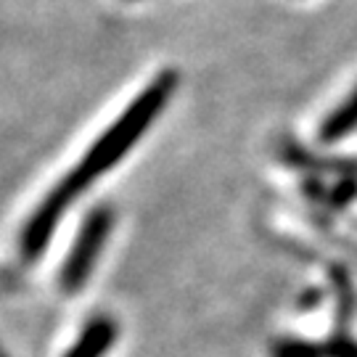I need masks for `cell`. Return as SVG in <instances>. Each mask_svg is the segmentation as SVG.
Returning <instances> with one entry per match:
<instances>
[{
    "instance_id": "obj_1",
    "label": "cell",
    "mask_w": 357,
    "mask_h": 357,
    "mask_svg": "<svg viewBox=\"0 0 357 357\" xmlns=\"http://www.w3.org/2000/svg\"><path fill=\"white\" fill-rule=\"evenodd\" d=\"M175 88H178V72H162L151 85H146V90L119 114L114 125L93 143V149L82 156V162L48 193V199L35 209V215L22 233L24 259H35L45 249L66 206L138 143V138L153 125V119L162 114Z\"/></svg>"
},
{
    "instance_id": "obj_2",
    "label": "cell",
    "mask_w": 357,
    "mask_h": 357,
    "mask_svg": "<svg viewBox=\"0 0 357 357\" xmlns=\"http://www.w3.org/2000/svg\"><path fill=\"white\" fill-rule=\"evenodd\" d=\"M112 225H114V215L109 209H96L85 217L82 228L77 233L75 246H72L64 268H61V278H59L66 294H77L85 286L96 262H98V257H101V249Z\"/></svg>"
},
{
    "instance_id": "obj_3",
    "label": "cell",
    "mask_w": 357,
    "mask_h": 357,
    "mask_svg": "<svg viewBox=\"0 0 357 357\" xmlns=\"http://www.w3.org/2000/svg\"><path fill=\"white\" fill-rule=\"evenodd\" d=\"M116 339H119L116 320L109 315H98L82 328V333L77 336L75 344L66 349L64 357H103L114 347Z\"/></svg>"
},
{
    "instance_id": "obj_4",
    "label": "cell",
    "mask_w": 357,
    "mask_h": 357,
    "mask_svg": "<svg viewBox=\"0 0 357 357\" xmlns=\"http://www.w3.org/2000/svg\"><path fill=\"white\" fill-rule=\"evenodd\" d=\"M275 357H357V342H349L347 336H336L326 344L289 342L275 349Z\"/></svg>"
},
{
    "instance_id": "obj_5",
    "label": "cell",
    "mask_w": 357,
    "mask_h": 357,
    "mask_svg": "<svg viewBox=\"0 0 357 357\" xmlns=\"http://www.w3.org/2000/svg\"><path fill=\"white\" fill-rule=\"evenodd\" d=\"M352 130H357V90L342 106H336L331 114L326 116V122L320 125L318 135L323 143H336L339 138L349 135Z\"/></svg>"
},
{
    "instance_id": "obj_6",
    "label": "cell",
    "mask_w": 357,
    "mask_h": 357,
    "mask_svg": "<svg viewBox=\"0 0 357 357\" xmlns=\"http://www.w3.org/2000/svg\"><path fill=\"white\" fill-rule=\"evenodd\" d=\"M286 162L289 165H296V167H318V169H333V172H339V175H344V178H357V162H344V159H315V156H310L307 151L302 149H296V146H289L286 149Z\"/></svg>"
},
{
    "instance_id": "obj_7",
    "label": "cell",
    "mask_w": 357,
    "mask_h": 357,
    "mask_svg": "<svg viewBox=\"0 0 357 357\" xmlns=\"http://www.w3.org/2000/svg\"><path fill=\"white\" fill-rule=\"evenodd\" d=\"M0 357H8V355H6V352H3V349H0Z\"/></svg>"
}]
</instances>
